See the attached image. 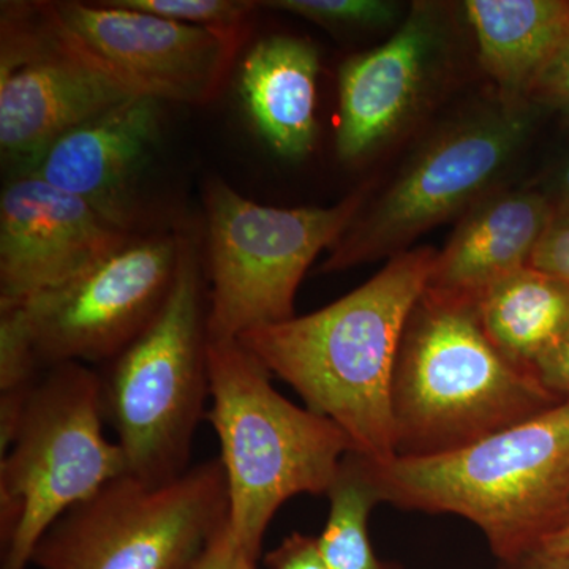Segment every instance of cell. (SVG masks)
Instances as JSON below:
<instances>
[{
	"label": "cell",
	"mask_w": 569,
	"mask_h": 569,
	"mask_svg": "<svg viewBox=\"0 0 569 569\" xmlns=\"http://www.w3.org/2000/svg\"><path fill=\"white\" fill-rule=\"evenodd\" d=\"M438 250L419 247L332 305L239 337L306 408L335 422L370 466L397 458L392 381L408 318L425 293Z\"/></svg>",
	"instance_id": "1"
},
{
	"label": "cell",
	"mask_w": 569,
	"mask_h": 569,
	"mask_svg": "<svg viewBox=\"0 0 569 569\" xmlns=\"http://www.w3.org/2000/svg\"><path fill=\"white\" fill-rule=\"evenodd\" d=\"M366 463L380 501L466 518L515 561L569 519V399L455 451Z\"/></svg>",
	"instance_id": "2"
},
{
	"label": "cell",
	"mask_w": 569,
	"mask_h": 569,
	"mask_svg": "<svg viewBox=\"0 0 569 569\" xmlns=\"http://www.w3.org/2000/svg\"><path fill=\"white\" fill-rule=\"evenodd\" d=\"M557 402L490 342L473 305L425 290L408 318L392 381L397 458L455 451Z\"/></svg>",
	"instance_id": "3"
},
{
	"label": "cell",
	"mask_w": 569,
	"mask_h": 569,
	"mask_svg": "<svg viewBox=\"0 0 569 569\" xmlns=\"http://www.w3.org/2000/svg\"><path fill=\"white\" fill-rule=\"evenodd\" d=\"M208 381L228 523L258 560L279 508L301 493H328L351 445L335 422L284 399L238 339L208 340Z\"/></svg>",
	"instance_id": "4"
},
{
	"label": "cell",
	"mask_w": 569,
	"mask_h": 569,
	"mask_svg": "<svg viewBox=\"0 0 569 569\" xmlns=\"http://www.w3.org/2000/svg\"><path fill=\"white\" fill-rule=\"evenodd\" d=\"M103 381L70 362L37 380L0 463L2 567L28 569L63 515L129 475L118 441L103 433Z\"/></svg>",
	"instance_id": "5"
},
{
	"label": "cell",
	"mask_w": 569,
	"mask_h": 569,
	"mask_svg": "<svg viewBox=\"0 0 569 569\" xmlns=\"http://www.w3.org/2000/svg\"><path fill=\"white\" fill-rule=\"evenodd\" d=\"M206 313L197 257L182 239L162 307L102 378L104 417L114 427L129 475L149 485L189 470L209 397Z\"/></svg>",
	"instance_id": "6"
},
{
	"label": "cell",
	"mask_w": 569,
	"mask_h": 569,
	"mask_svg": "<svg viewBox=\"0 0 569 569\" xmlns=\"http://www.w3.org/2000/svg\"><path fill=\"white\" fill-rule=\"evenodd\" d=\"M369 189L361 187L329 208H274L254 203L227 182L209 183L208 340L239 339L293 318L307 269L346 233Z\"/></svg>",
	"instance_id": "7"
},
{
	"label": "cell",
	"mask_w": 569,
	"mask_h": 569,
	"mask_svg": "<svg viewBox=\"0 0 569 569\" xmlns=\"http://www.w3.org/2000/svg\"><path fill=\"white\" fill-rule=\"evenodd\" d=\"M530 103L500 100L429 138L329 249L323 272L407 252L419 236L488 194L518 159L533 127Z\"/></svg>",
	"instance_id": "8"
},
{
	"label": "cell",
	"mask_w": 569,
	"mask_h": 569,
	"mask_svg": "<svg viewBox=\"0 0 569 569\" xmlns=\"http://www.w3.org/2000/svg\"><path fill=\"white\" fill-rule=\"evenodd\" d=\"M228 520L222 462L149 485L126 475L70 509L41 538L37 569H187Z\"/></svg>",
	"instance_id": "9"
},
{
	"label": "cell",
	"mask_w": 569,
	"mask_h": 569,
	"mask_svg": "<svg viewBox=\"0 0 569 569\" xmlns=\"http://www.w3.org/2000/svg\"><path fill=\"white\" fill-rule=\"evenodd\" d=\"M37 9L63 50L133 96L159 102H209L239 43V32L181 24L110 2H40Z\"/></svg>",
	"instance_id": "10"
},
{
	"label": "cell",
	"mask_w": 569,
	"mask_h": 569,
	"mask_svg": "<svg viewBox=\"0 0 569 569\" xmlns=\"http://www.w3.org/2000/svg\"><path fill=\"white\" fill-rule=\"evenodd\" d=\"M182 239H130L99 263L20 307L39 367L116 358L162 307ZM9 310V309H7Z\"/></svg>",
	"instance_id": "11"
},
{
	"label": "cell",
	"mask_w": 569,
	"mask_h": 569,
	"mask_svg": "<svg viewBox=\"0 0 569 569\" xmlns=\"http://www.w3.org/2000/svg\"><path fill=\"white\" fill-rule=\"evenodd\" d=\"M133 93L63 50L32 6L2 9L0 148L29 164L48 146Z\"/></svg>",
	"instance_id": "12"
},
{
	"label": "cell",
	"mask_w": 569,
	"mask_h": 569,
	"mask_svg": "<svg viewBox=\"0 0 569 569\" xmlns=\"http://www.w3.org/2000/svg\"><path fill=\"white\" fill-rule=\"evenodd\" d=\"M449 32L443 7L417 2L385 43L342 63L336 134L342 162L369 159L418 118L447 69Z\"/></svg>",
	"instance_id": "13"
},
{
	"label": "cell",
	"mask_w": 569,
	"mask_h": 569,
	"mask_svg": "<svg viewBox=\"0 0 569 569\" xmlns=\"http://www.w3.org/2000/svg\"><path fill=\"white\" fill-rule=\"evenodd\" d=\"M130 239L80 198L22 173L0 198V310L73 279Z\"/></svg>",
	"instance_id": "14"
},
{
	"label": "cell",
	"mask_w": 569,
	"mask_h": 569,
	"mask_svg": "<svg viewBox=\"0 0 569 569\" xmlns=\"http://www.w3.org/2000/svg\"><path fill=\"white\" fill-rule=\"evenodd\" d=\"M160 121L159 100L132 97L62 134L24 174L74 194L130 233L138 179L159 138Z\"/></svg>",
	"instance_id": "15"
},
{
	"label": "cell",
	"mask_w": 569,
	"mask_h": 569,
	"mask_svg": "<svg viewBox=\"0 0 569 569\" xmlns=\"http://www.w3.org/2000/svg\"><path fill=\"white\" fill-rule=\"evenodd\" d=\"M553 213L549 198L535 190L488 194L437 252L426 291L475 305L492 284L530 266Z\"/></svg>",
	"instance_id": "16"
},
{
	"label": "cell",
	"mask_w": 569,
	"mask_h": 569,
	"mask_svg": "<svg viewBox=\"0 0 569 569\" xmlns=\"http://www.w3.org/2000/svg\"><path fill=\"white\" fill-rule=\"evenodd\" d=\"M318 73L317 48L290 36L257 41L242 62L239 92L247 114L282 159H305L316 144Z\"/></svg>",
	"instance_id": "17"
},
{
	"label": "cell",
	"mask_w": 569,
	"mask_h": 569,
	"mask_svg": "<svg viewBox=\"0 0 569 569\" xmlns=\"http://www.w3.org/2000/svg\"><path fill=\"white\" fill-rule=\"evenodd\" d=\"M463 10L501 100L530 103L539 74L569 37L568 0H467Z\"/></svg>",
	"instance_id": "18"
},
{
	"label": "cell",
	"mask_w": 569,
	"mask_h": 569,
	"mask_svg": "<svg viewBox=\"0 0 569 569\" xmlns=\"http://www.w3.org/2000/svg\"><path fill=\"white\" fill-rule=\"evenodd\" d=\"M473 306L490 342L531 373L569 329L568 284L531 266L492 284Z\"/></svg>",
	"instance_id": "19"
},
{
	"label": "cell",
	"mask_w": 569,
	"mask_h": 569,
	"mask_svg": "<svg viewBox=\"0 0 569 569\" xmlns=\"http://www.w3.org/2000/svg\"><path fill=\"white\" fill-rule=\"evenodd\" d=\"M329 518L318 539L321 556L331 569H392L378 560L370 545L367 520L380 503L366 460L348 452L328 490Z\"/></svg>",
	"instance_id": "20"
},
{
	"label": "cell",
	"mask_w": 569,
	"mask_h": 569,
	"mask_svg": "<svg viewBox=\"0 0 569 569\" xmlns=\"http://www.w3.org/2000/svg\"><path fill=\"white\" fill-rule=\"evenodd\" d=\"M261 6L337 31L387 28L402 11V6L392 0H274Z\"/></svg>",
	"instance_id": "21"
},
{
	"label": "cell",
	"mask_w": 569,
	"mask_h": 569,
	"mask_svg": "<svg viewBox=\"0 0 569 569\" xmlns=\"http://www.w3.org/2000/svg\"><path fill=\"white\" fill-rule=\"evenodd\" d=\"M112 6L138 10L163 20L239 32L247 18L261 3L247 0H108Z\"/></svg>",
	"instance_id": "22"
},
{
	"label": "cell",
	"mask_w": 569,
	"mask_h": 569,
	"mask_svg": "<svg viewBox=\"0 0 569 569\" xmlns=\"http://www.w3.org/2000/svg\"><path fill=\"white\" fill-rule=\"evenodd\" d=\"M39 369L21 313L17 309L0 310V392L31 391Z\"/></svg>",
	"instance_id": "23"
},
{
	"label": "cell",
	"mask_w": 569,
	"mask_h": 569,
	"mask_svg": "<svg viewBox=\"0 0 569 569\" xmlns=\"http://www.w3.org/2000/svg\"><path fill=\"white\" fill-rule=\"evenodd\" d=\"M530 266L569 287V208L556 209L548 230L531 257Z\"/></svg>",
	"instance_id": "24"
},
{
	"label": "cell",
	"mask_w": 569,
	"mask_h": 569,
	"mask_svg": "<svg viewBox=\"0 0 569 569\" xmlns=\"http://www.w3.org/2000/svg\"><path fill=\"white\" fill-rule=\"evenodd\" d=\"M257 563L239 545L227 520L187 569H257Z\"/></svg>",
	"instance_id": "25"
},
{
	"label": "cell",
	"mask_w": 569,
	"mask_h": 569,
	"mask_svg": "<svg viewBox=\"0 0 569 569\" xmlns=\"http://www.w3.org/2000/svg\"><path fill=\"white\" fill-rule=\"evenodd\" d=\"M529 102H545L569 112V37L539 74Z\"/></svg>",
	"instance_id": "26"
},
{
	"label": "cell",
	"mask_w": 569,
	"mask_h": 569,
	"mask_svg": "<svg viewBox=\"0 0 569 569\" xmlns=\"http://www.w3.org/2000/svg\"><path fill=\"white\" fill-rule=\"evenodd\" d=\"M268 569H331L318 548V539L293 533L264 559Z\"/></svg>",
	"instance_id": "27"
},
{
	"label": "cell",
	"mask_w": 569,
	"mask_h": 569,
	"mask_svg": "<svg viewBox=\"0 0 569 569\" xmlns=\"http://www.w3.org/2000/svg\"><path fill=\"white\" fill-rule=\"evenodd\" d=\"M533 376L556 399H569V329L559 342L539 359L533 367Z\"/></svg>",
	"instance_id": "28"
},
{
	"label": "cell",
	"mask_w": 569,
	"mask_h": 569,
	"mask_svg": "<svg viewBox=\"0 0 569 569\" xmlns=\"http://www.w3.org/2000/svg\"><path fill=\"white\" fill-rule=\"evenodd\" d=\"M501 569H569V556H550L542 550H535L529 556L501 563Z\"/></svg>",
	"instance_id": "29"
},
{
	"label": "cell",
	"mask_w": 569,
	"mask_h": 569,
	"mask_svg": "<svg viewBox=\"0 0 569 569\" xmlns=\"http://www.w3.org/2000/svg\"><path fill=\"white\" fill-rule=\"evenodd\" d=\"M542 552L550 556H569V519L556 533L550 535L541 546Z\"/></svg>",
	"instance_id": "30"
},
{
	"label": "cell",
	"mask_w": 569,
	"mask_h": 569,
	"mask_svg": "<svg viewBox=\"0 0 569 569\" xmlns=\"http://www.w3.org/2000/svg\"><path fill=\"white\" fill-rule=\"evenodd\" d=\"M560 190L563 193L565 203H567L565 208H569V160L560 173Z\"/></svg>",
	"instance_id": "31"
}]
</instances>
